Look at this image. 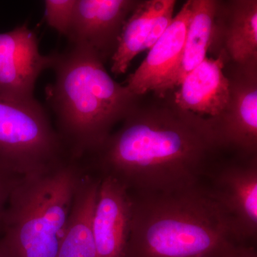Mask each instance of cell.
I'll return each mask as SVG.
<instances>
[{
	"label": "cell",
	"mask_w": 257,
	"mask_h": 257,
	"mask_svg": "<svg viewBox=\"0 0 257 257\" xmlns=\"http://www.w3.org/2000/svg\"><path fill=\"white\" fill-rule=\"evenodd\" d=\"M210 176L207 187L234 224L242 244L256 239L257 159L248 157L244 162L224 166Z\"/></svg>",
	"instance_id": "cell-8"
},
{
	"label": "cell",
	"mask_w": 257,
	"mask_h": 257,
	"mask_svg": "<svg viewBox=\"0 0 257 257\" xmlns=\"http://www.w3.org/2000/svg\"><path fill=\"white\" fill-rule=\"evenodd\" d=\"M175 0H145L126 19L110 59L114 75L126 73L134 59L157 42L172 23Z\"/></svg>",
	"instance_id": "cell-12"
},
{
	"label": "cell",
	"mask_w": 257,
	"mask_h": 257,
	"mask_svg": "<svg viewBox=\"0 0 257 257\" xmlns=\"http://www.w3.org/2000/svg\"><path fill=\"white\" fill-rule=\"evenodd\" d=\"M93 232L96 257H126L132 219V197L114 177L101 176Z\"/></svg>",
	"instance_id": "cell-11"
},
{
	"label": "cell",
	"mask_w": 257,
	"mask_h": 257,
	"mask_svg": "<svg viewBox=\"0 0 257 257\" xmlns=\"http://www.w3.org/2000/svg\"><path fill=\"white\" fill-rule=\"evenodd\" d=\"M233 256H234V255H233ZM232 257H233V256H232Z\"/></svg>",
	"instance_id": "cell-21"
},
{
	"label": "cell",
	"mask_w": 257,
	"mask_h": 257,
	"mask_svg": "<svg viewBox=\"0 0 257 257\" xmlns=\"http://www.w3.org/2000/svg\"><path fill=\"white\" fill-rule=\"evenodd\" d=\"M0 257H15L13 250L2 236L0 237Z\"/></svg>",
	"instance_id": "cell-20"
},
{
	"label": "cell",
	"mask_w": 257,
	"mask_h": 257,
	"mask_svg": "<svg viewBox=\"0 0 257 257\" xmlns=\"http://www.w3.org/2000/svg\"><path fill=\"white\" fill-rule=\"evenodd\" d=\"M216 148L207 125L172 103L138 104L94 154V165L130 192H175L202 184Z\"/></svg>",
	"instance_id": "cell-1"
},
{
	"label": "cell",
	"mask_w": 257,
	"mask_h": 257,
	"mask_svg": "<svg viewBox=\"0 0 257 257\" xmlns=\"http://www.w3.org/2000/svg\"><path fill=\"white\" fill-rule=\"evenodd\" d=\"M224 60L222 53L216 58L206 57L177 87L172 102L179 110L205 123L215 142L216 130L229 107L231 96Z\"/></svg>",
	"instance_id": "cell-7"
},
{
	"label": "cell",
	"mask_w": 257,
	"mask_h": 257,
	"mask_svg": "<svg viewBox=\"0 0 257 257\" xmlns=\"http://www.w3.org/2000/svg\"><path fill=\"white\" fill-rule=\"evenodd\" d=\"M77 0H46L45 16L47 24L67 37L73 20Z\"/></svg>",
	"instance_id": "cell-17"
},
{
	"label": "cell",
	"mask_w": 257,
	"mask_h": 257,
	"mask_svg": "<svg viewBox=\"0 0 257 257\" xmlns=\"http://www.w3.org/2000/svg\"><path fill=\"white\" fill-rule=\"evenodd\" d=\"M191 1L186 2L180 11L135 72L126 79V88L139 97L156 93L178 63L188 29Z\"/></svg>",
	"instance_id": "cell-13"
},
{
	"label": "cell",
	"mask_w": 257,
	"mask_h": 257,
	"mask_svg": "<svg viewBox=\"0 0 257 257\" xmlns=\"http://www.w3.org/2000/svg\"><path fill=\"white\" fill-rule=\"evenodd\" d=\"M54 61L55 54L40 53L38 39L27 25L0 33V95L33 100L37 79Z\"/></svg>",
	"instance_id": "cell-6"
},
{
	"label": "cell",
	"mask_w": 257,
	"mask_h": 257,
	"mask_svg": "<svg viewBox=\"0 0 257 257\" xmlns=\"http://www.w3.org/2000/svg\"><path fill=\"white\" fill-rule=\"evenodd\" d=\"M233 257H257L254 247L246 244L239 245Z\"/></svg>",
	"instance_id": "cell-19"
},
{
	"label": "cell",
	"mask_w": 257,
	"mask_h": 257,
	"mask_svg": "<svg viewBox=\"0 0 257 257\" xmlns=\"http://www.w3.org/2000/svg\"><path fill=\"white\" fill-rule=\"evenodd\" d=\"M76 161L65 160L43 173L19 179L2 232L15 257L57 256L85 173Z\"/></svg>",
	"instance_id": "cell-4"
},
{
	"label": "cell",
	"mask_w": 257,
	"mask_h": 257,
	"mask_svg": "<svg viewBox=\"0 0 257 257\" xmlns=\"http://www.w3.org/2000/svg\"><path fill=\"white\" fill-rule=\"evenodd\" d=\"M224 28L226 52L236 65L257 62V1L230 2Z\"/></svg>",
	"instance_id": "cell-16"
},
{
	"label": "cell",
	"mask_w": 257,
	"mask_h": 257,
	"mask_svg": "<svg viewBox=\"0 0 257 257\" xmlns=\"http://www.w3.org/2000/svg\"><path fill=\"white\" fill-rule=\"evenodd\" d=\"M138 3L137 0H77L67 36L71 45L90 49L104 62L111 59L123 25Z\"/></svg>",
	"instance_id": "cell-9"
},
{
	"label": "cell",
	"mask_w": 257,
	"mask_h": 257,
	"mask_svg": "<svg viewBox=\"0 0 257 257\" xmlns=\"http://www.w3.org/2000/svg\"><path fill=\"white\" fill-rule=\"evenodd\" d=\"M20 178V177L0 166V237L3 232V219L10 195Z\"/></svg>",
	"instance_id": "cell-18"
},
{
	"label": "cell",
	"mask_w": 257,
	"mask_h": 257,
	"mask_svg": "<svg viewBox=\"0 0 257 257\" xmlns=\"http://www.w3.org/2000/svg\"><path fill=\"white\" fill-rule=\"evenodd\" d=\"M130 194L126 257H232L242 244L229 216L202 184Z\"/></svg>",
	"instance_id": "cell-2"
},
{
	"label": "cell",
	"mask_w": 257,
	"mask_h": 257,
	"mask_svg": "<svg viewBox=\"0 0 257 257\" xmlns=\"http://www.w3.org/2000/svg\"><path fill=\"white\" fill-rule=\"evenodd\" d=\"M257 62L238 66L229 79V107L216 130L218 147H230L243 158L256 156Z\"/></svg>",
	"instance_id": "cell-10"
},
{
	"label": "cell",
	"mask_w": 257,
	"mask_h": 257,
	"mask_svg": "<svg viewBox=\"0 0 257 257\" xmlns=\"http://www.w3.org/2000/svg\"><path fill=\"white\" fill-rule=\"evenodd\" d=\"M104 62L87 47L55 54V80L46 89L59 135L70 158L94 155L139 104L140 97L111 78Z\"/></svg>",
	"instance_id": "cell-3"
},
{
	"label": "cell",
	"mask_w": 257,
	"mask_h": 257,
	"mask_svg": "<svg viewBox=\"0 0 257 257\" xmlns=\"http://www.w3.org/2000/svg\"><path fill=\"white\" fill-rule=\"evenodd\" d=\"M100 179L87 173L83 175L56 257H96L93 220Z\"/></svg>",
	"instance_id": "cell-15"
},
{
	"label": "cell",
	"mask_w": 257,
	"mask_h": 257,
	"mask_svg": "<svg viewBox=\"0 0 257 257\" xmlns=\"http://www.w3.org/2000/svg\"><path fill=\"white\" fill-rule=\"evenodd\" d=\"M58 132L36 100L0 95V166L18 177L38 175L65 161Z\"/></svg>",
	"instance_id": "cell-5"
},
{
	"label": "cell",
	"mask_w": 257,
	"mask_h": 257,
	"mask_svg": "<svg viewBox=\"0 0 257 257\" xmlns=\"http://www.w3.org/2000/svg\"><path fill=\"white\" fill-rule=\"evenodd\" d=\"M191 15L182 55L165 82L155 93L164 98L178 87L184 79L207 57L216 32V20L220 2L190 0Z\"/></svg>",
	"instance_id": "cell-14"
}]
</instances>
